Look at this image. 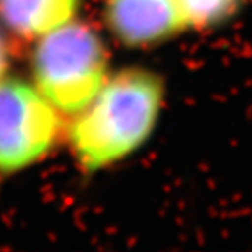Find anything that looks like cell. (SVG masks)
Here are the masks:
<instances>
[{
	"mask_svg": "<svg viewBox=\"0 0 252 252\" xmlns=\"http://www.w3.org/2000/svg\"><path fill=\"white\" fill-rule=\"evenodd\" d=\"M32 74L44 98L63 117L90 103L110 72V53L102 34L74 18L36 39Z\"/></svg>",
	"mask_w": 252,
	"mask_h": 252,
	"instance_id": "cell-2",
	"label": "cell"
},
{
	"mask_svg": "<svg viewBox=\"0 0 252 252\" xmlns=\"http://www.w3.org/2000/svg\"><path fill=\"white\" fill-rule=\"evenodd\" d=\"M63 115L34 85L0 82V174H17L43 160L64 133Z\"/></svg>",
	"mask_w": 252,
	"mask_h": 252,
	"instance_id": "cell-3",
	"label": "cell"
},
{
	"mask_svg": "<svg viewBox=\"0 0 252 252\" xmlns=\"http://www.w3.org/2000/svg\"><path fill=\"white\" fill-rule=\"evenodd\" d=\"M164 102V79L154 70L125 67L110 74L64 129L80 169L98 172L143 148L159 123Z\"/></svg>",
	"mask_w": 252,
	"mask_h": 252,
	"instance_id": "cell-1",
	"label": "cell"
},
{
	"mask_svg": "<svg viewBox=\"0 0 252 252\" xmlns=\"http://www.w3.org/2000/svg\"><path fill=\"white\" fill-rule=\"evenodd\" d=\"M103 20L117 43L129 49H149L187 32L180 0H105Z\"/></svg>",
	"mask_w": 252,
	"mask_h": 252,
	"instance_id": "cell-4",
	"label": "cell"
},
{
	"mask_svg": "<svg viewBox=\"0 0 252 252\" xmlns=\"http://www.w3.org/2000/svg\"><path fill=\"white\" fill-rule=\"evenodd\" d=\"M189 30H211L228 23L244 0H180Z\"/></svg>",
	"mask_w": 252,
	"mask_h": 252,
	"instance_id": "cell-6",
	"label": "cell"
},
{
	"mask_svg": "<svg viewBox=\"0 0 252 252\" xmlns=\"http://www.w3.org/2000/svg\"><path fill=\"white\" fill-rule=\"evenodd\" d=\"M82 0H0V22L17 38L36 41L77 17Z\"/></svg>",
	"mask_w": 252,
	"mask_h": 252,
	"instance_id": "cell-5",
	"label": "cell"
},
{
	"mask_svg": "<svg viewBox=\"0 0 252 252\" xmlns=\"http://www.w3.org/2000/svg\"><path fill=\"white\" fill-rule=\"evenodd\" d=\"M8 69V53H7V44H5L2 33H0V82L5 79Z\"/></svg>",
	"mask_w": 252,
	"mask_h": 252,
	"instance_id": "cell-7",
	"label": "cell"
}]
</instances>
